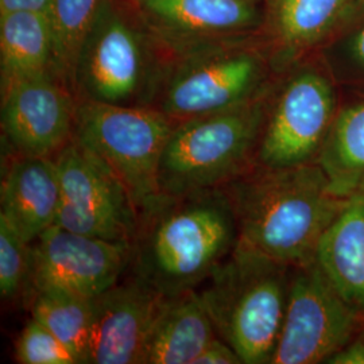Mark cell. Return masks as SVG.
Returning a JSON list of instances; mask_svg holds the SVG:
<instances>
[{"mask_svg":"<svg viewBox=\"0 0 364 364\" xmlns=\"http://www.w3.org/2000/svg\"><path fill=\"white\" fill-rule=\"evenodd\" d=\"M221 188L235 210L239 245L290 266L314 260L323 235L352 197L338 193L317 162L254 164Z\"/></svg>","mask_w":364,"mask_h":364,"instance_id":"obj_2","label":"cell"},{"mask_svg":"<svg viewBox=\"0 0 364 364\" xmlns=\"http://www.w3.org/2000/svg\"><path fill=\"white\" fill-rule=\"evenodd\" d=\"M171 54L130 0H103L78 53L77 100L156 107Z\"/></svg>","mask_w":364,"mask_h":364,"instance_id":"obj_3","label":"cell"},{"mask_svg":"<svg viewBox=\"0 0 364 364\" xmlns=\"http://www.w3.org/2000/svg\"><path fill=\"white\" fill-rule=\"evenodd\" d=\"M363 1H364V0H363Z\"/></svg>","mask_w":364,"mask_h":364,"instance_id":"obj_31","label":"cell"},{"mask_svg":"<svg viewBox=\"0 0 364 364\" xmlns=\"http://www.w3.org/2000/svg\"><path fill=\"white\" fill-rule=\"evenodd\" d=\"M215 326L197 290L166 296L144 347L142 364H195Z\"/></svg>","mask_w":364,"mask_h":364,"instance_id":"obj_16","label":"cell"},{"mask_svg":"<svg viewBox=\"0 0 364 364\" xmlns=\"http://www.w3.org/2000/svg\"><path fill=\"white\" fill-rule=\"evenodd\" d=\"M50 0H0V14L13 11L46 13Z\"/></svg>","mask_w":364,"mask_h":364,"instance_id":"obj_27","label":"cell"},{"mask_svg":"<svg viewBox=\"0 0 364 364\" xmlns=\"http://www.w3.org/2000/svg\"><path fill=\"white\" fill-rule=\"evenodd\" d=\"M316 162L340 195L363 191L364 100L338 111Z\"/></svg>","mask_w":364,"mask_h":364,"instance_id":"obj_19","label":"cell"},{"mask_svg":"<svg viewBox=\"0 0 364 364\" xmlns=\"http://www.w3.org/2000/svg\"><path fill=\"white\" fill-rule=\"evenodd\" d=\"M293 266L237 245L197 289L219 338L243 364H270L282 329Z\"/></svg>","mask_w":364,"mask_h":364,"instance_id":"obj_4","label":"cell"},{"mask_svg":"<svg viewBox=\"0 0 364 364\" xmlns=\"http://www.w3.org/2000/svg\"><path fill=\"white\" fill-rule=\"evenodd\" d=\"M336 114L329 78L312 68L294 72L266 105L255 164L293 168L316 162Z\"/></svg>","mask_w":364,"mask_h":364,"instance_id":"obj_10","label":"cell"},{"mask_svg":"<svg viewBox=\"0 0 364 364\" xmlns=\"http://www.w3.org/2000/svg\"><path fill=\"white\" fill-rule=\"evenodd\" d=\"M364 326L312 260L293 266L282 329L270 364L326 363Z\"/></svg>","mask_w":364,"mask_h":364,"instance_id":"obj_8","label":"cell"},{"mask_svg":"<svg viewBox=\"0 0 364 364\" xmlns=\"http://www.w3.org/2000/svg\"><path fill=\"white\" fill-rule=\"evenodd\" d=\"M131 245L54 224L31 243L30 291L61 290L93 299L129 272Z\"/></svg>","mask_w":364,"mask_h":364,"instance_id":"obj_11","label":"cell"},{"mask_svg":"<svg viewBox=\"0 0 364 364\" xmlns=\"http://www.w3.org/2000/svg\"><path fill=\"white\" fill-rule=\"evenodd\" d=\"M239 245L224 188L158 195L138 212L129 272L166 296L197 290Z\"/></svg>","mask_w":364,"mask_h":364,"instance_id":"obj_1","label":"cell"},{"mask_svg":"<svg viewBox=\"0 0 364 364\" xmlns=\"http://www.w3.org/2000/svg\"><path fill=\"white\" fill-rule=\"evenodd\" d=\"M77 97L55 73L1 87V132L14 154L54 156L75 135Z\"/></svg>","mask_w":364,"mask_h":364,"instance_id":"obj_12","label":"cell"},{"mask_svg":"<svg viewBox=\"0 0 364 364\" xmlns=\"http://www.w3.org/2000/svg\"><path fill=\"white\" fill-rule=\"evenodd\" d=\"M260 0H138L135 7L171 57L242 41L262 25Z\"/></svg>","mask_w":364,"mask_h":364,"instance_id":"obj_13","label":"cell"},{"mask_svg":"<svg viewBox=\"0 0 364 364\" xmlns=\"http://www.w3.org/2000/svg\"><path fill=\"white\" fill-rule=\"evenodd\" d=\"M15 360L21 364H80L73 352L33 317L16 340Z\"/></svg>","mask_w":364,"mask_h":364,"instance_id":"obj_24","label":"cell"},{"mask_svg":"<svg viewBox=\"0 0 364 364\" xmlns=\"http://www.w3.org/2000/svg\"><path fill=\"white\" fill-rule=\"evenodd\" d=\"M266 95L234 108L177 122L158 166V193L221 188L255 164Z\"/></svg>","mask_w":364,"mask_h":364,"instance_id":"obj_5","label":"cell"},{"mask_svg":"<svg viewBox=\"0 0 364 364\" xmlns=\"http://www.w3.org/2000/svg\"><path fill=\"white\" fill-rule=\"evenodd\" d=\"M328 364H364V328L328 360Z\"/></svg>","mask_w":364,"mask_h":364,"instance_id":"obj_26","label":"cell"},{"mask_svg":"<svg viewBox=\"0 0 364 364\" xmlns=\"http://www.w3.org/2000/svg\"><path fill=\"white\" fill-rule=\"evenodd\" d=\"M31 243L16 231L6 216L0 215V294L14 301L30 291Z\"/></svg>","mask_w":364,"mask_h":364,"instance_id":"obj_23","label":"cell"},{"mask_svg":"<svg viewBox=\"0 0 364 364\" xmlns=\"http://www.w3.org/2000/svg\"><path fill=\"white\" fill-rule=\"evenodd\" d=\"M0 215L33 243L55 224L61 182L54 156L13 154L1 178Z\"/></svg>","mask_w":364,"mask_h":364,"instance_id":"obj_15","label":"cell"},{"mask_svg":"<svg viewBox=\"0 0 364 364\" xmlns=\"http://www.w3.org/2000/svg\"><path fill=\"white\" fill-rule=\"evenodd\" d=\"M1 87L15 78L57 73L50 23L46 13L0 14Z\"/></svg>","mask_w":364,"mask_h":364,"instance_id":"obj_18","label":"cell"},{"mask_svg":"<svg viewBox=\"0 0 364 364\" xmlns=\"http://www.w3.org/2000/svg\"><path fill=\"white\" fill-rule=\"evenodd\" d=\"M102 1L103 0L49 1L46 15L52 28L55 69L72 91L78 53Z\"/></svg>","mask_w":364,"mask_h":364,"instance_id":"obj_22","label":"cell"},{"mask_svg":"<svg viewBox=\"0 0 364 364\" xmlns=\"http://www.w3.org/2000/svg\"><path fill=\"white\" fill-rule=\"evenodd\" d=\"M131 3H136V1H138V0H130Z\"/></svg>","mask_w":364,"mask_h":364,"instance_id":"obj_29","label":"cell"},{"mask_svg":"<svg viewBox=\"0 0 364 364\" xmlns=\"http://www.w3.org/2000/svg\"><path fill=\"white\" fill-rule=\"evenodd\" d=\"M350 52L353 63L364 72V26L352 37Z\"/></svg>","mask_w":364,"mask_h":364,"instance_id":"obj_28","label":"cell"},{"mask_svg":"<svg viewBox=\"0 0 364 364\" xmlns=\"http://www.w3.org/2000/svg\"><path fill=\"white\" fill-rule=\"evenodd\" d=\"M270 1H272V0H270Z\"/></svg>","mask_w":364,"mask_h":364,"instance_id":"obj_30","label":"cell"},{"mask_svg":"<svg viewBox=\"0 0 364 364\" xmlns=\"http://www.w3.org/2000/svg\"><path fill=\"white\" fill-rule=\"evenodd\" d=\"M30 312L73 352L78 363L90 364L91 299L61 290H38L31 293Z\"/></svg>","mask_w":364,"mask_h":364,"instance_id":"obj_21","label":"cell"},{"mask_svg":"<svg viewBox=\"0 0 364 364\" xmlns=\"http://www.w3.org/2000/svg\"><path fill=\"white\" fill-rule=\"evenodd\" d=\"M314 260L364 318V189L352 196L328 227Z\"/></svg>","mask_w":364,"mask_h":364,"instance_id":"obj_17","label":"cell"},{"mask_svg":"<svg viewBox=\"0 0 364 364\" xmlns=\"http://www.w3.org/2000/svg\"><path fill=\"white\" fill-rule=\"evenodd\" d=\"M176 122L156 107L77 100L75 138L126 185L138 208L158 195V166Z\"/></svg>","mask_w":364,"mask_h":364,"instance_id":"obj_7","label":"cell"},{"mask_svg":"<svg viewBox=\"0 0 364 364\" xmlns=\"http://www.w3.org/2000/svg\"><path fill=\"white\" fill-rule=\"evenodd\" d=\"M275 38L281 60L324 38L351 9L353 0H272Z\"/></svg>","mask_w":364,"mask_h":364,"instance_id":"obj_20","label":"cell"},{"mask_svg":"<svg viewBox=\"0 0 364 364\" xmlns=\"http://www.w3.org/2000/svg\"><path fill=\"white\" fill-rule=\"evenodd\" d=\"M166 297L135 274L91 299L90 364H142L144 347Z\"/></svg>","mask_w":364,"mask_h":364,"instance_id":"obj_14","label":"cell"},{"mask_svg":"<svg viewBox=\"0 0 364 364\" xmlns=\"http://www.w3.org/2000/svg\"><path fill=\"white\" fill-rule=\"evenodd\" d=\"M195 364H242V360L234 348L218 336L198 355Z\"/></svg>","mask_w":364,"mask_h":364,"instance_id":"obj_25","label":"cell"},{"mask_svg":"<svg viewBox=\"0 0 364 364\" xmlns=\"http://www.w3.org/2000/svg\"><path fill=\"white\" fill-rule=\"evenodd\" d=\"M54 159L61 182L55 224L78 234L131 245L138 208L114 170L75 136Z\"/></svg>","mask_w":364,"mask_h":364,"instance_id":"obj_9","label":"cell"},{"mask_svg":"<svg viewBox=\"0 0 364 364\" xmlns=\"http://www.w3.org/2000/svg\"><path fill=\"white\" fill-rule=\"evenodd\" d=\"M266 82L264 57L243 39L213 43L173 57L156 108L177 123L252 102Z\"/></svg>","mask_w":364,"mask_h":364,"instance_id":"obj_6","label":"cell"}]
</instances>
